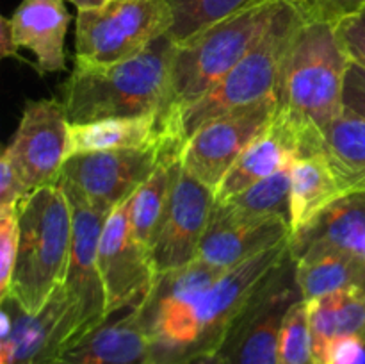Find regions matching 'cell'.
Listing matches in <instances>:
<instances>
[{
  "label": "cell",
  "mask_w": 365,
  "mask_h": 364,
  "mask_svg": "<svg viewBox=\"0 0 365 364\" xmlns=\"http://www.w3.org/2000/svg\"><path fill=\"white\" fill-rule=\"evenodd\" d=\"M362 7H365V0H303L302 4V11L307 18L331 24Z\"/></svg>",
  "instance_id": "obj_32"
},
{
  "label": "cell",
  "mask_w": 365,
  "mask_h": 364,
  "mask_svg": "<svg viewBox=\"0 0 365 364\" xmlns=\"http://www.w3.org/2000/svg\"><path fill=\"white\" fill-rule=\"evenodd\" d=\"M289 239L291 223L282 218L230 220L212 213L198 257L214 266L230 270Z\"/></svg>",
  "instance_id": "obj_19"
},
{
  "label": "cell",
  "mask_w": 365,
  "mask_h": 364,
  "mask_svg": "<svg viewBox=\"0 0 365 364\" xmlns=\"http://www.w3.org/2000/svg\"><path fill=\"white\" fill-rule=\"evenodd\" d=\"M344 109L365 118V70L353 63L346 71Z\"/></svg>",
  "instance_id": "obj_33"
},
{
  "label": "cell",
  "mask_w": 365,
  "mask_h": 364,
  "mask_svg": "<svg viewBox=\"0 0 365 364\" xmlns=\"http://www.w3.org/2000/svg\"><path fill=\"white\" fill-rule=\"evenodd\" d=\"M70 125L66 106L57 98L25 103L16 134L7 146L31 191L59 184L68 159Z\"/></svg>",
  "instance_id": "obj_14"
},
{
  "label": "cell",
  "mask_w": 365,
  "mask_h": 364,
  "mask_svg": "<svg viewBox=\"0 0 365 364\" xmlns=\"http://www.w3.org/2000/svg\"><path fill=\"white\" fill-rule=\"evenodd\" d=\"M73 213L61 184L34 189L20 206V246L7 295L39 313L66 277Z\"/></svg>",
  "instance_id": "obj_3"
},
{
  "label": "cell",
  "mask_w": 365,
  "mask_h": 364,
  "mask_svg": "<svg viewBox=\"0 0 365 364\" xmlns=\"http://www.w3.org/2000/svg\"><path fill=\"white\" fill-rule=\"evenodd\" d=\"M274 0H168L173 13V27L170 36L173 41H184L196 32L230 18L241 11ZM302 7L303 0H291Z\"/></svg>",
  "instance_id": "obj_27"
},
{
  "label": "cell",
  "mask_w": 365,
  "mask_h": 364,
  "mask_svg": "<svg viewBox=\"0 0 365 364\" xmlns=\"http://www.w3.org/2000/svg\"><path fill=\"white\" fill-rule=\"evenodd\" d=\"M70 13L64 0H21L11 18L0 20V54L20 57L25 49L36 57L41 75L66 70V41Z\"/></svg>",
  "instance_id": "obj_15"
},
{
  "label": "cell",
  "mask_w": 365,
  "mask_h": 364,
  "mask_svg": "<svg viewBox=\"0 0 365 364\" xmlns=\"http://www.w3.org/2000/svg\"><path fill=\"white\" fill-rule=\"evenodd\" d=\"M291 166L250 186L225 202L216 203L214 214L230 220L282 218L291 223Z\"/></svg>",
  "instance_id": "obj_25"
},
{
  "label": "cell",
  "mask_w": 365,
  "mask_h": 364,
  "mask_svg": "<svg viewBox=\"0 0 365 364\" xmlns=\"http://www.w3.org/2000/svg\"><path fill=\"white\" fill-rule=\"evenodd\" d=\"M168 138H182L175 113H155L134 118H107V120L71 123L68 139V157L78 153L109 152V150L141 148L155 145Z\"/></svg>",
  "instance_id": "obj_18"
},
{
  "label": "cell",
  "mask_w": 365,
  "mask_h": 364,
  "mask_svg": "<svg viewBox=\"0 0 365 364\" xmlns=\"http://www.w3.org/2000/svg\"><path fill=\"white\" fill-rule=\"evenodd\" d=\"M59 184L64 188L73 213V241L63 282L66 296V318L63 325L64 352L107 320L106 289L98 266V243L110 209L93 203L70 182L59 181Z\"/></svg>",
  "instance_id": "obj_8"
},
{
  "label": "cell",
  "mask_w": 365,
  "mask_h": 364,
  "mask_svg": "<svg viewBox=\"0 0 365 364\" xmlns=\"http://www.w3.org/2000/svg\"><path fill=\"white\" fill-rule=\"evenodd\" d=\"M309 246H334L365 261V191L344 195L291 238L294 256Z\"/></svg>",
  "instance_id": "obj_21"
},
{
  "label": "cell",
  "mask_w": 365,
  "mask_h": 364,
  "mask_svg": "<svg viewBox=\"0 0 365 364\" xmlns=\"http://www.w3.org/2000/svg\"><path fill=\"white\" fill-rule=\"evenodd\" d=\"M278 106V96H267L207 121L185 141L182 166L216 193L239 156L269 127Z\"/></svg>",
  "instance_id": "obj_11"
},
{
  "label": "cell",
  "mask_w": 365,
  "mask_h": 364,
  "mask_svg": "<svg viewBox=\"0 0 365 364\" xmlns=\"http://www.w3.org/2000/svg\"><path fill=\"white\" fill-rule=\"evenodd\" d=\"M216 193L178 163L170 200L153 238L152 261L157 273L198 259L200 246L212 220Z\"/></svg>",
  "instance_id": "obj_13"
},
{
  "label": "cell",
  "mask_w": 365,
  "mask_h": 364,
  "mask_svg": "<svg viewBox=\"0 0 365 364\" xmlns=\"http://www.w3.org/2000/svg\"><path fill=\"white\" fill-rule=\"evenodd\" d=\"M31 193L14 163L9 146H6L0 157V211L18 209Z\"/></svg>",
  "instance_id": "obj_31"
},
{
  "label": "cell",
  "mask_w": 365,
  "mask_h": 364,
  "mask_svg": "<svg viewBox=\"0 0 365 364\" xmlns=\"http://www.w3.org/2000/svg\"><path fill=\"white\" fill-rule=\"evenodd\" d=\"M20 246V207L0 211V298L7 296Z\"/></svg>",
  "instance_id": "obj_29"
},
{
  "label": "cell",
  "mask_w": 365,
  "mask_h": 364,
  "mask_svg": "<svg viewBox=\"0 0 365 364\" xmlns=\"http://www.w3.org/2000/svg\"><path fill=\"white\" fill-rule=\"evenodd\" d=\"M289 248L291 239L230 268L198 295H148L139 323L150 343V364H182L220 352L235 318Z\"/></svg>",
  "instance_id": "obj_1"
},
{
  "label": "cell",
  "mask_w": 365,
  "mask_h": 364,
  "mask_svg": "<svg viewBox=\"0 0 365 364\" xmlns=\"http://www.w3.org/2000/svg\"><path fill=\"white\" fill-rule=\"evenodd\" d=\"M296 278L305 302L341 291L365 289V261L334 246L296 253Z\"/></svg>",
  "instance_id": "obj_20"
},
{
  "label": "cell",
  "mask_w": 365,
  "mask_h": 364,
  "mask_svg": "<svg viewBox=\"0 0 365 364\" xmlns=\"http://www.w3.org/2000/svg\"><path fill=\"white\" fill-rule=\"evenodd\" d=\"M182 364H225L223 357L220 355V352L214 353H205V355H198L195 359H189Z\"/></svg>",
  "instance_id": "obj_35"
},
{
  "label": "cell",
  "mask_w": 365,
  "mask_h": 364,
  "mask_svg": "<svg viewBox=\"0 0 365 364\" xmlns=\"http://www.w3.org/2000/svg\"><path fill=\"white\" fill-rule=\"evenodd\" d=\"M98 266L107 318L127 307H143L155 284L157 270L150 250L132 232L130 198L107 216L98 243Z\"/></svg>",
  "instance_id": "obj_12"
},
{
  "label": "cell",
  "mask_w": 365,
  "mask_h": 364,
  "mask_svg": "<svg viewBox=\"0 0 365 364\" xmlns=\"http://www.w3.org/2000/svg\"><path fill=\"white\" fill-rule=\"evenodd\" d=\"M323 136L324 152L346 195L365 191V118L344 109Z\"/></svg>",
  "instance_id": "obj_24"
},
{
  "label": "cell",
  "mask_w": 365,
  "mask_h": 364,
  "mask_svg": "<svg viewBox=\"0 0 365 364\" xmlns=\"http://www.w3.org/2000/svg\"><path fill=\"white\" fill-rule=\"evenodd\" d=\"M284 2L260 4L175 41L170 111L177 113L205 96L262 38Z\"/></svg>",
  "instance_id": "obj_6"
},
{
  "label": "cell",
  "mask_w": 365,
  "mask_h": 364,
  "mask_svg": "<svg viewBox=\"0 0 365 364\" xmlns=\"http://www.w3.org/2000/svg\"><path fill=\"white\" fill-rule=\"evenodd\" d=\"M0 302V364H50L59 357L66 318L63 285L36 314L27 313L11 295Z\"/></svg>",
  "instance_id": "obj_16"
},
{
  "label": "cell",
  "mask_w": 365,
  "mask_h": 364,
  "mask_svg": "<svg viewBox=\"0 0 365 364\" xmlns=\"http://www.w3.org/2000/svg\"><path fill=\"white\" fill-rule=\"evenodd\" d=\"M307 303L317 364H324L341 339L365 338V289L334 293Z\"/></svg>",
  "instance_id": "obj_23"
},
{
  "label": "cell",
  "mask_w": 365,
  "mask_h": 364,
  "mask_svg": "<svg viewBox=\"0 0 365 364\" xmlns=\"http://www.w3.org/2000/svg\"><path fill=\"white\" fill-rule=\"evenodd\" d=\"M278 364H317L309 303L299 300L285 314L278 346Z\"/></svg>",
  "instance_id": "obj_28"
},
{
  "label": "cell",
  "mask_w": 365,
  "mask_h": 364,
  "mask_svg": "<svg viewBox=\"0 0 365 364\" xmlns=\"http://www.w3.org/2000/svg\"><path fill=\"white\" fill-rule=\"evenodd\" d=\"M299 300L296 257L289 248L232 323L220 348L225 364H278L282 325Z\"/></svg>",
  "instance_id": "obj_9"
},
{
  "label": "cell",
  "mask_w": 365,
  "mask_h": 364,
  "mask_svg": "<svg viewBox=\"0 0 365 364\" xmlns=\"http://www.w3.org/2000/svg\"><path fill=\"white\" fill-rule=\"evenodd\" d=\"M66 2H71L77 9H89V7L102 6L107 0H66Z\"/></svg>",
  "instance_id": "obj_36"
},
{
  "label": "cell",
  "mask_w": 365,
  "mask_h": 364,
  "mask_svg": "<svg viewBox=\"0 0 365 364\" xmlns=\"http://www.w3.org/2000/svg\"><path fill=\"white\" fill-rule=\"evenodd\" d=\"M178 163L180 159L164 161L130 198L132 232L135 239L148 250L152 248L155 232L166 211Z\"/></svg>",
  "instance_id": "obj_26"
},
{
  "label": "cell",
  "mask_w": 365,
  "mask_h": 364,
  "mask_svg": "<svg viewBox=\"0 0 365 364\" xmlns=\"http://www.w3.org/2000/svg\"><path fill=\"white\" fill-rule=\"evenodd\" d=\"M348 66L334 24L305 16L285 61L280 107L324 131L344 111Z\"/></svg>",
  "instance_id": "obj_5"
},
{
  "label": "cell",
  "mask_w": 365,
  "mask_h": 364,
  "mask_svg": "<svg viewBox=\"0 0 365 364\" xmlns=\"http://www.w3.org/2000/svg\"><path fill=\"white\" fill-rule=\"evenodd\" d=\"M173 13L168 0H107L78 9L75 25V61L116 64L145 52L170 34Z\"/></svg>",
  "instance_id": "obj_7"
},
{
  "label": "cell",
  "mask_w": 365,
  "mask_h": 364,
  "mask_svg": "<svg viewBox=\"0 0 365 364\" xmlns=\"http://www.w3.org/2000/svg\"><path fill=\"white\" fill-rule=\"evenodd\" d=\"M334 27L349 63L365 70V7L337 20Z\"/></svg>",
  "instance_id": "obj_30"
},
{
  "label": "cell",
  "mask_w": 365,
  "mask_h": 364,
  "mask_svg": "<svg viewBox=\"0 0 365 364\" xmlns=\"http://www.w3.org/2000/svg\"><path fill=\"white\" fill-rule=\"evenodd\" d=\"M173 52L175 41L166 34L123 63L75 61L63 100L70 123L170 113Z\"/></svg>",
  "instance_id": "obj_2"
},
{
  "label": "cell",
  "mask_w": 365,
  "mask_h": 364,
  "mask_svg": "<svg viewBox=\"0 0 365 364\" xmlns=\"http://www.w3.org/2000/svg\"><path fill=\"white\" fill-rule=\"evenodd\" d=\"M139 309L127 307L110 314L50 364H150V343L139 323Z\"/></svg>",
  "instance_id": "obj_17"
},
{
  "label": "cell",
  "mask_w": 365,
  "mask_h": 364,
  "mask_svg": "<svg viewBox=\"0 0 365 364\" xmlns=\"http://www.w3.org/2000/svg\"><path fill=\"white\" fill-rule=\"evenodd\" d=\"M324 364H365V338H346L335 343Z\"/></svg>",
  "instance_id": "obj_34"
},
{
  "label": "cell",
  "mask_w": 365,
  "mask_h": 364,
  "mask_svg": "<svg viewBox=\"0 0 365 364\" xmlns=\"http://www.w3.org/2000/svg\"><path fill=\"white\" fill-rule=\"evenodd\" d=\"M344 195L327 152L294 161L291 166V238L310 227Z\"/></svg>",
  "instance_id": "obj_22"
},
{
  "label": "cell",
  "mask_w": 365,
  "mask_h": 364,
  "mask_svg": "<svg viewBox=\"0 0 365 364\" xmlns=\"http://www.w3.org/2000/svg\"><path fill=\"white\" fill-rule=\"evenodd\" d=\"M184 141L168 138L141 148L78 153L68 157L59 181L73 184L93 203L113 211L132 198L150 175L170 159H180Z\"/></svg>",
  "instance_id": "obj_10"
},
{
  "label": "cell",
  "mask_w": 365,
  "mask_h": 364,
  "mask_svg": "<svg viewBox=\"0 0 365 364\" xmlns=\"http://www.w3.org/2000/svg\"><path fill=\"white\" fill-rule=\"evenodd\" d=\"M303 20L305 14L302 7L285 0L273 24L248 54L205 96L175 113L182 138L187 141V138L207 121L239 107L250 106L267 96L280 98L285 61Z\"/></svg>",
  "instance_id": "obj_4"
}]
</instances>
